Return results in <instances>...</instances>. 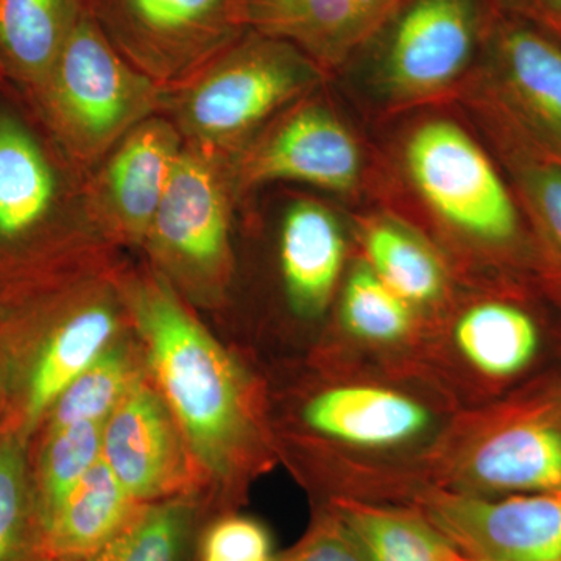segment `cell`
I'll use <instances>...</instances> for the list:
<instances>
[{"mask_svg":"<svg viewBox=\"0 0 561 561\" xmlns=\"http://www.w3.org/2000/svg\"><path fill=\"white\" fill-rule=\"evenodd\" d=\"M409 306L370 265H359L343 290L342 319L351 334L368 342L389 343L408 334L412 324Z\"/></svg>","mask_w":561,"mask_h":561,"instance_id":"obj_28","label":"cell"},{"mask_svg":"<svg viewBox=\"0 0 561 561\" xmlns=\"http://www.w3.org/2000/svg\"><path fill=\"white\" fill-rule=\"evenodd\" d=\"M57 180L27 128L0 114V239L11 241L49 216Z\"/></svg>","mask_w":561,"mask_h":561,"instance_id":"obj_20","label":"cell"},{"mask_svg":"<svg viewBox=\"0 0 561 561\" xmlns=\"http://www.w3.org/2000/svg\"><path fill=\"white\" fill-rule=\"evenodd\" d=\"M135 379L124 353L105 351L54 402L49 432L70 424L106 421Z\"/></svg>","mask_w":561,"mask_h":561,"instance_id":"obj_29","label":"cell"},{"mask_svg":"<svg viewBox=\"0 0 561 561\" xmlns=\"http://www.w3.org/2000/svg\"><path fill=\"white\" fill-rule=\"evenodd\" d=\"M128 300L162 393L192 449L213 470H224L247 430L234 364L164 279L133 283Z\"/></svg>","mask_w":561,"mask_h":561,"instance_id":"obj_2","label":"cell"},{"mask_svg":"<svg viewBox=\"0 0 561 561\" xmlns=\"http://www.w3.org/2000/svg\"><path fill=\"white\" fill-rule=\"evenodd\" d=\"M111 41L139 70L172 88L241 36L231 0H108Z\"/></svg>","mask_w":561,"mask_h":561,"instance_id":"obj_7","label":"cell"},{"mask_svg":"<svg viewBox=\"0 0 561 561\" xmlns=\"http://www.w3.org/2000/svg\"><path fill=\"white\" fill-rule=\"evenodd\" d=\"M111 298L106 290L84 289L70 295L62 306L28 376L25 412L31 423L108 348L119 328V313Z\"/></svg>","mask_w":561,"mask_h":561,"instance_id":"obj_15","label":"cell"},{"mask_svg":"<svg viewBox=\"0 0 561 561\" xmlns=\"http://www.w3.org/2000/svg\"><path fill=\"white\" fill-rule=\"evenodd\" d=\"M102 459L133 500L164 496L180 481L171 416L146 383L133 381L103 427Z\"/></svg>","mask_w":561,"mask_h":561,"instance_id":"obj_13","label":"cell"},{"mask_svg":"<svg viewBox=\"0 0 561 561\" xmlns=\"http://www.w3.org/2000/svg\"><path fill=\"white\" fill-rule=\"evenodd\" d=\"M105 421L70 424L49 432L41 456L36 502L46 530L70 493L102 457Z\"/></svg>","mask_w":561,"mask_h":561,"instance_id":"obj_26","label":"cell"},{"mask_svg":"<svg viewBox=\"0 0 561 561\" xmlns=\"http://www.w3.org/2000/svg\"><path fill=\"white\" fill-rule=\"evenodd\" d=\"M404 164L421 201L457 234L501 253L523 245L526 230L515 194L456 122L419 125L405 140Z\"/></svg>","mask_w":561,"mask_h":561,"instance_id":"obj_4","label":"cell"},{"mask_svg":"<svg viewBox=\"0 0 561 561\" xmlns=\"http://www.w3.org/2000/svg\"><path fill=\"white\" fill-rule=\"evenodd\" d=\"M472 0H412L397 16L382 61V87L394 102H419L448 90L474 54Z\"/></svg>","mask_w":561,"mask_h":561,"instance_id":"obj_11","label":"cell"},{"mask_svg":"<svg viewBox=\"0 0 561 561\" xmlns=\"http://www.w3.org/2000/svg\"><path fill=\"white\" fill-rule=\"evenodd\" d=\"M279 256L295 308L309 316L323 311L345 256V239L334 214L317 202L294 203L280 227Z\"/></svg>","mask_w":561,"mask_h":561,"instance_id":"obj_17","label":"cell"},{"mask_svg":"<svg viewBox=\"0 0 561 561\" xmlns=\"http://www.w3.org/2000/svg\"><path fill=\"white\" fill-rule=\"evenodd\" d=\"M313 431L334 440L386 448L420 435L430 424L426 409L398 391L371 386H343L323 391L305 409Z\"/></svg>","mask_w":561,"mask_h":561,"instance_id":"obj_16","label":"cell"},{"mask_svg":"<svg viewBox=\"0 0 561 561\" xmlns=\"http://www.w3.org/2000/svg\"><path fill=\"white\" fill-rule=\"evenodd\" d=\"M457 348L476 370L512 378L526 370L540 348V328L522 306L481 302L461 316L454 330Z\"/></svg>","mask_w":561,"mask_h":561,"instance_id":"obj_21","label":"cell"},{"mask_svg":"<svg viewBox=\"0 0 561 561\" xmlns=\"http://www.w3.org/2000/svg\"><path fill=\"white\" fill-rule=\"evenodd\" d=\"M234 195L230 160L184 142L144 242L192 289L216 290L227 276Z\"/></svg>","mask_w":561,"mask_h":561,"instance_id":"obj_5","label":"cell"},{"mask_svg":"<svg viewBox=\"0 0 561 561\" xmlns=\"http://www.w3.org/2000/svg\"><path fill=\"white\" fill-rule=\"evenodd\" d=\"M202 561H273L271 537L253 519H220L205 535Z\"/></svg>","mask_w":561,"mask_h":561,"instance_id":"obj_30","label":"cell"},{"mask_svg":"<svg viewBox=\"0 0 561 561\" xmlns=\"http://www.w3.org/2000/svg\"><path fill=\"white\" fill-rule=\"evenodd\" d=\"M184 147L168 117L153 116L106 154L84 195V213L111 238L146 241Z\"/></svg>","mask_w":561,"mask_h":561,"instance_id":"obj_10","label":"cell"},{"mask_svg":"<svg viewBox=\"0 0 561 561\" xmlns=\"http://www.w3.org/2000/svg\"><path fill=\"white\" fill-rule=\"evenodd\" d=\"M489 121L519 209L561 279V165L531 149L500 122Z\"/></svg>","mask_w":561,"mask_h":561,"instance_id":"obj_23","label":"cell"},{"mask_svg":"<svg viewBox=\"0 0 561 561\" xmlns=\"http://www.w3.org/2000/svg\"><path fill=\"white\" fill-rule=\"evenodd\" d=\"M364 247L370 268L409 305H430L445 290V272L434 251L412 230L375 217L365 225Z\"/></svg>","mask_w":561,"mask_h":561,"instance_id":"obj_24","label":"cell"},{"mask_svg":"<svg viewBox=\"0 0 561 561\" xmlns=\"http://www.w3.org/2000/svg\"><path fill=\"white\" fill-rule=\"evenodd\" d=\"M234 191L272 181H297L346 194L362 175L360 147L345 122L317 102L280 113L230 160Z\"/></svg>","mask_w":561,"mask_h":561,"instance_id":"obj_8","label":"cell"},{"mask_svg":"<svg viewBox=\"0 0 561 561\" xmlns=\"http://www.w3.org/2000/svg\"><path fill=\"white\" fill-rule=\"evenodd\" d=\"M424 518L474 561H561V493L435 494Z\"/></svg>","mask_w":561,"mask_h":561,"instance_id":"obj_9","label":"cell"},{"mask_svg":"<svg viewBox=\"0 0 561 561\" xmlns=\"http://www.w3.org/2000/svg\"><path fill=\"white\" fill-rule=\"evenodd\" d=\"M140 507L102 457L44 530L50 561H83L105 548Z\"/></svg>","mask_w":561,"mask_h":561,"instance_id":"obj_18","label":"cell"},{"mask_svg":"<svg viewBox=\"0 0 561 561\" xmlns=\"http://www.w3.org/2000/svg\"><path fill=\"white\" fill-rule=\"evenodd\" d=\"M280 561H370L337 518L312 531L300 548Z\"/></svg>","mask_w":561,"mask_h":561,"instance_id":"obj_31","label":"cell"},{"mask_svg":"<svg viewBox=\"0 0 561 561\" xmlns=\"http://www.w3.org/2000/svg\"><path fill=\"white\" fill-rule=\"evenodd\" d=\"M51 128L83 168L164 106L165 88L136 68L84 7L60 57L38 88Z\"/></svg>","mask_w":561,"mask_h":561,"instance_id":"obj_3","label":"cell"},{"mask_svg":"<svg viewBox=\"0 0 561 561\" xmlns=\"http://www.w3.org/2000/svg\"><path fill=\"white\" fill-rule=\"evenodd\" d=\"M83 9L81 0H0V66L38 90Z\"/></svg>","mask_w":561,"mask_h":561,"instance_id":"obj_19","label":"cell"},{"mask_svg":"<svg viewBox=\"0 0 561 561\" xmlns=\"http://www.w3.org/2000/svg\"><path fill=\"white\" fill-rule=\"evenodd\" d=\"M408 0H231L242 32L284 41L321 70L341 68L351 55L397 20Z\"/></svg>","mask_w":561,"mask_h":561,"instance_id":"obj_12","label":"cell"},{"mask_svg":"<svg viewBox=\"0 0 561 561\" xmlns=\"http://www.w3.org/2000/svg\"><path fill=\"white\" fill-rule=\"evenodd\" d=\"M471 481L491 493H561V408L526 405L497 424L468 461Z\"/></svg>","mask_w":561,"mask_h":561,"instance_id":"obj_14","label":"cell"},{"mask_svg":"<svg viewBox=\"0 0 561 561\" xmlns=\"http://www.w3.org/2000/svg\"><path fill=\"white\" fill-rule=\"evenodd\" d=\"M505 13L529 22L561 43V0H501Z\"/></svg>","mask_w":561,"mask_h":561,"instance_id":"obj_32","label":"cell"},{"mask_svg":"<svg viewBox=\"0 0 561 561\" xmlns=\"http://www.w3.org/2000/svg\"><path fill=\"white\" fill-rule=\"evenodd\" d=\"M192 512L180 502L139 507L98 553L83 561H183Z\"/></svg>","mask_w":561,"mask_h":561,"instance_id":"obj_27","label":"cell"},{"mask_svg":"<svg viewBox=\"0 0 561 561\" xmlns=\"http://www.w3.org/2000/svg\"><path fill=\"white\" fill-rule=\"evenodd\" d=\"M486 111L527 146L561 165V43L502 13L486 62Z\"/></svg>","mask_w":561,"mask_h":561,"instance_id":"obj_6","label":"cell"},{"mask_svg":"<svg viewBox=\"0 0 561 561\" xmlns=\"http://www.w3.org/2000/svg\"><path fill=\"white\" fill-rule=\"evenodd\" d=\"M335 518L370 561H474L424 516L343 501Z\"/></svg>","mask_w":561,"mask_h":561,"instance_id":"obj_22","label":"cell"},{"mask_svg":"<svg viewBox=\"0 0 561 561\" xmlns=\"http://www.w3.org/2000/svg\"><path fill=\"white\" fill-rule=\"evenodd\" d=\"M0 561H50L18 435L0 442Z\"/></svg>","mask_w":561,"mask_h":561,"instance_id":"obj_25","label":"cell"},{"mask_svg":"<svg viewBox=\"0 0 561 561\" xmlns=\"http://www.w3.org/2000/svg\"><path fill=\"white\" fill-rule=\"evenodd\" d=\"M245 33L190 79L165 88L162 106L184 142L227 160L323 77L290 44Z\"/></svg>","mask_w":561,"mask_h":561,"instance_id":"obj_1","label":"cell"}]
</instances>
